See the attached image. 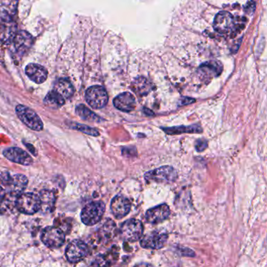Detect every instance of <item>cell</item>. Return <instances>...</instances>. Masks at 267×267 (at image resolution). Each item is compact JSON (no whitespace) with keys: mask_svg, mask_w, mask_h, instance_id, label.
<instances>
[{"mask_svg":"<svg viewBox=\"0 0 267 267\" xmlns=\"http://www.w3.org/2000/svg\"><path fill=\"white\" fill-rule=\"evenodd\" d=\"M105 204L101 201H93L86 204L81 212V220L86 226H93L101 220L105 212Z\"/></svg>","mask_w":267,"mask_h":267,"instance_id":"cell-1","label":"cell"},{"mask_svg":"<svg viewBox=\"0 0 267 267\" xmlns=\"http://www.w3.org/2000/svg\"><path fill=\"white\" fill-rule=\"evenodd\" d=\"M16 114L18 119L29 129L34 131H42L43 129V123L40 117L37 115L35 111L28 106L22 104L18 105L16 108Z\"/></svg>","mask_w":267,"mask_h":267,"instance_id":"cell-4","label":"cell"},{"mask_svg":"<svg viewBox=\"0 0 267 267\" xmlns=\"http://www.w3.org/2000/svg\"><path fill=\"white\" fill-rule=\"evenodd\" d=\"M86 100L91 108L101 109L109 102V95L103 86H91L86 90Z\"/></svg>","mask_w":267,"mask_h":267,"instance_id":"cell-8","label":"cell"},{"mask_svg":"<svg viewBox=\"0 0 267 267\" xmlns=\"http://www.w3.org/2000/svg\"><path fill=\"white\" fill-rule=\"evenodd\" d=\"M89 249L86 243L81 240H74L67 247L65 255L72 263L80 262L89 255Z\"/></svg>","mask_w":267,"mask_h":267,"instance_id":"cell-9","label":"cell"},{"mask_svg":"<svg viewBox=\"0 0 267 267\" xmlns=\"http://www.w3.org/2000/svg\"><path fill=\"white\" fill-rule=\"evenodd\" d=\"M207 145H208V143L206 140H198L196 143V149H197V151H202L207 147Z\"/></svg>","mask_w":267,"mask_h":267,"instance_id":"cell-25","label":"cell"},{"mask_svg":"<svg viewBox=\"0 0 267 267\" xmlns=\"http://www.w3.org/2000/svg\"><path fill=\"white\" fill-rule=\"evenodd\" d=\"M40 210L43 213L52 212L55 208L57 197L55 192L51 190H42L39 195Z\"/></svg>","mask_w":267,"mask_h":267,"instance_id":"cell-17","label":"cell"},{"mask_svg":"<svg viewBox=\"0 0 267 267\" xmlns=\"http://www.w3.org/2000/svg\"><path fill=\"white\" fill-rule=\"evenodd\" d=\"M167 239V234L155 231L145 235L140 241V245L144 248L160 249L165 246Z\"/></svg>","mask_w":267,"mask_h":267,"instance_id":"cell-12","label":"cell"},{"mask_svg":"<svg viewBox=\"0 0 267 267\" xmlns=\"http://www.w3.org/2000/svg\"><path fill=\"white\" fill-rule=\"evenodd\" d=\"M32 42H33V38L32 35L25 31L18 32L14 36V46L18 52H22V54L27 52L31 48Z\"/></svg>","mask_w":267,"mask_h":267,"instance_id":"cell-18","label":"cell"},{"mask_svg":"<svg viewBox=\"0 0 267 267\" xmlns=\"http://www.w3.org/2000/svg\"><path fill=\"white\" fill-rule=\"evenodd\" d=\"M143 224L140 220L130 219L126 220L120 227V235L124 241L135 242L142 238Z\"/></svg>","mask_w":267,"mask_h":267,"instance_id":"cell-6","label":"cell"},{"mask_svg":"<svg viewBox=\"0 0 267 267\" xmlns=\"http://www.w3.org/2000/svg\"><path fill=\"white\" fill-rule=\"evenodd\" d=\"M144 177L145 180L149 182H155L158 184H172L177 180L178 174L174 168L166 166L147 172Z\"/></svg>","mask_w":267,"mask_h":267,"instance_id":"cell-5","label":"cell"},{"mask_svg":"<svg viewBox=\"0 0 267 267\" xmlns=\"http://www.w3.org/2000/svg\"><path fill=\"white\" fill-rule=\"evenodd\" d=\"M41 240L45 246L55 249L62 247L65 244V234L58 227H47L42 231Z\"/></svg>","mask_w":267,"mask_h":267,"instance_id":"cell-7","label":"cell"},{"mask_svg":"<svg viewBox=\"0 0 267 267\" xmlns=\"http://www.w3.org/2000/svg\"><path fill=\"white\" fill-rule=\"evenodd\" d=\"M76 113L78 116L83 119V120L87 121V122H93V123H100L103 122V119H101L100 116H97L94 112L89 110L88 108H86L85 105L80 104L75 109Z\"/></svg>","mask_w":267,"mask_h":267,"instance_id":"cell-22","label":"cell"},{"mask_svg":"<svg viewBox=\"0 0 267 267\" xmlns=\"http://www.w3.org/2000/svg\"><path fill=\"white\" fill-rule=\"evenodd\" d=\"M4 155L13 163L22 166H31L33 164V159L25 150L18 147H11L4 150Z\"/></svg>","mask_w":267,"mask_h":267,"instance_id":"cell-11","label":"cell"},{"mask_svg":"<svg viewBox=\"0 0 267 267\" xmlns=\"http://www.w3.org/2000/svg\"><path fill=\"white\" fill-rule=\"evenodd\" d=\"M170 208L167 204H163L150 208L146 212V220L151 224L164 222L170 216Z\"/></svg>","mask_w":267,"mask_h":267,"instance_id":"cell-14","label":"cell"},{"mask_svg":"<svg viewBox=\"0 0 267 267\" xmlns=\"http://www.w3.org/2000/svg\"><path fill=\"white\" fill-rule=\"evenodd\" d=\"M25 72L28 78L37 84L42 83L47 79V71L39 65L30 64L25 68Z\"/></svg>","mask_w":267,"mask_h":267,"instance_id":"cell-16","label":"cell"},{"mask_svg":"<svg viewBox=\"0 0 267 267\" xmlns=\"http://www.w3.org/2000/svg\"><path fill=\"white\" fill-rule=\"evenodd\" d=\"M69 127L75 129V130H77V131L82 132V133H86L87 135H90V136H98L100 135V133L96 129L86 126V125L72 123V124L69 125Z\"/></svg>","mask_w":267,"mask_h":267,"instance_id":"cell-24","label":"cell"},{"mask_svg":"<svg viewBox=\"0 0 267 267\" xmlns=\"http://www.w3.org/2000/svg\"><path fill=\"white\" fill-rule=\"evenodd\" d=\"M169 135H178L182 133H201L202 129L199 125L189 126H175V127L162 128Z\"/></svg>","mask_w":267,"mask_h":267,"instance_id":"cell-20","label":"cell"},{"mask_svg":"<svg viewBox=\"0 0 267 267\" xmlns=\"http://www.w3.org/2000/svg\"><path fill=\"white\" fill-rule=\"evenodd\" d=\"M130 209H131V203L124 196H116L111 202V210L116 218L122 219L126 217L130 211Z\"/></svg>","mask_w":267,"mask_h":267,"instance_id":"cell-13","label":"cell"},{"mask_svg":"<svg viewBox=\"0 0 267 267\" xmlns=\"http://www.w3.org/2000/svg\"><path fill=\"white\" fill-rule=\"evenodd\" d=\"M54 90L62 95L65 99H69L73 96L75 93V89H74L72 84L68 79H59L55 84Z\"/></svg>","mask_w":267,"mask_h":267,"instance_id":"cell-19","label":"cell"},{"mask_svg":"<svg viewBox=\"0 0 267 267\" xmlns=\"http://www.w3.org/2000/svg\"><path fill=\"white\" fill-rule=\"evenodd\" d=\"M6 196V191L4 190V187L0 184V204L4 201V197Z\"/></svg>","mask_w":267,"mask_h":267,"instance_id":"cell-26","label":"cell"},{"mask_svg":"<svg viewBox=\"0 0 267 267\" xmlns=\"http://www.w3.org/2000/svg\"><path fill=\"white\" fill-rule=\"evenodd\" d=\"M7 194L18 197L22 194L23 191L28 185V179L21 174H14L13 176L9 173H5L2 176V184Z\"/></svg>","mask_w":267,"mask_h":267,"instance_id":"cell-2","label":"cell"},{"mask_svg":"<svg viewBox=\"0 0 267 267\" xmlns=\"http://www.w3.org/2000/svg\"><path fill=\"white\" fill-rule=\"evenodd\" d=\"M234 26H235V20L234 16L227 11H222L217 14L213 22L214 29L218 33L222 35L232 32Z\"/></svg>","mask_w":267,"mask_h":267,"instance_id":"cell-10","label":"cell"},{"mask_svg":"<svg viewBox=\"0 0 267 267\" xmlns=\"http://www.w3.org/2000/svg\"><path fill=\"white\" fill-rule=\"evenodd\" d=\"M65 100L62 95L55 90H52L45 96L43 102L45 106H49L50 109H58L65 104Z\"/></svg>","mask_w":267,"mask_h":267,"instance_id":"cell-21","label":"cell"},{"mask_svg":"<svg viewBox=\"0 0 267 267\" xmlns=\"http://www.w3.org/2000/svg\"><path fill=\"white\" fill-rule=\"evenodd\" d=\"M222 67H219L217 62H209V63L204 64L200 68V72L202 73L204 76H217L221 73Z\"/></svg>","mask_w":267,"mask_h":267,"instance_id":"cell-23","label":"cell"},{"mask_svg":"<svg viewBox=\"0 0 267 267\" xmlns=\"http://www.w3.org/2000/svg\"><path fill=\"white\" fill-rule=\"evenodd\" d=\"M114 105L116 109L123 112H130L136 108V99L129 92L121 93L114 99Z\"/></svg>","mask_w":267,"mask_h":267,"instance_id":"cell-15","label":"cell"},{"mask_svg":"<svg viewBox=\"0 0 267 267\" xmlns=\"http://www.w3.org/2000/svg\"><path fill=\"white\" fill-rule=\"evenodd\" d=\"M17 209L25 215H33L40 210L39 195L32 193H24L16 197Z\"/></svg>","mask_w":267,"mask_h":267,"instance_id":"cell-3","label":"cell"}]
</instances>
